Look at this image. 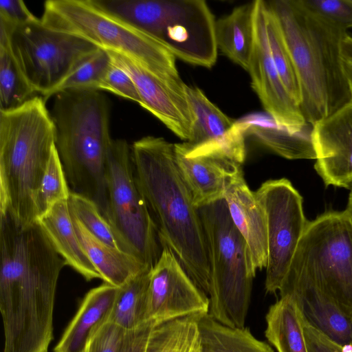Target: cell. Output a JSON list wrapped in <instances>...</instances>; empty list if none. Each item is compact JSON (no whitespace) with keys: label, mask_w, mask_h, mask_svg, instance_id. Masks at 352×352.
Returning <instances> with one entry per match:
<instances>
[{"label":"cell","mask_w":352,"mask_h":352,"mask_svg":"<svg viewBox=\"0 0 352 352\" xmlns=\"http://www.w3.org/2000/svg\"><path fill=\"white\" fill-rule=\"evenodd\" d=\"M266 4V29L271 55L280 79L291 98L300 107L301 94L296 70L278 22Z\"/></svg>","instance_id":"cell-30"},{"label":"cell","mask_w":352,"mask_h":352,"mask_svg":"<svg viewBox=\"0 0 352 352\" xmlns=\"http://www.w3.org/2000/svg\"><path fill=\"white\" fill-rule=\"evenodd\" d=\"M342 67L349 84L351 93V101L352 102V65L342 60Z\"/></svg>","instance_id":"cell-41"},{"label":"cell","mask_w":352,"mask_h":352,"mask_svg":"<svg viewBox=\"0 0 352 352\" xmlns=\"http://www.w3.org/2000/svg\"><path fill=\"white\" fill-rule=\"evenodd\" d=\"M280 297L290 296L304 319L336 344H352V318L316 285L296 279H284L278 290Z\"/></svg>","instance_id":"cell-18"},{"label":"cell","mask_w":352,"mask_h":352,"mask_svg":"<svg viewBox=\"0 0 352 352\" xmlns=\"http://www.w3.org/2000/svg\"><path fill=\"white\" fill-rule=\"evenodd\" d=\"M266 322L265 336L278 352H308L303 316L292 297H280L272 305Z\"/></svg>","instance_id":"cell-24"},{"label":"cell","mask_w":352,"mask_h":352,"mask_svg":"<svg viewBox=\"0 0 352 352\" xmlns=\"http://www.w3.org/2000/svg\"><path fill=\"white\" fill-rule=\"evenodd\" d=\"M70 192L61 161L54 146L36 195L38 219L56 203L67 200Z\"/></svg>","instance_id":"cell-32"},{"label":"cell","mask_w":352,"mask_h":352,"mask_svg":"<svg viewBox=\"0 0 352 352\" xmlns=\"http://www.w3.org/2000/svg\"><path fill=\"white\" fill-rule=\"evenodd\" d=\"M290 54L300 89V109L313 125L351 101L340 53L346 30L304 9L297 0L267 1Z\"/></svg>","instance_id":"cell-2"},{"label":"cell","mask_w":352,"mask_h":352,"mask_svg":"<svg viewBox=\"0 0 352 352\" xmlns=\"http://www.w3.org/2000/svg\"><path fill=\"white\" fill-rule=\"evenodd\" d=\"M210 265L208 314L231 327H245L252 279L245 243L232 223L224 199L198 208Z\"/></svg>","instance_id":"cell-7"},{"label":"cell","mask_w":352,"mask_h":352,"mask_svg":"<svg viewBox=\"0 0 352 352\" xmlns=\"http://www.w3.org/2000/svg\"><path fill=\"white\" fill-rule=\"evenodd\" d=\"M256 1L235 8L215 24L218 49L234 63L248 70L254 39Z\"/></svg>","instance_id":"cell-22"},{"label":"cell","mask_w":352,"mask_h":352,"mask_svg":"<svg viewBox=\"0 0 352 352\" xmlns=\"http://www.w3.org/2000/svg\"><path fill=\"white\" fill-rule=\"evenodd\" d=\"M15 27L0 19V110L17 107L36 96L11 47Z\"/></svg>","instance_id":"cell-25"},{"label":"cell","mask_w":352,"mask_h":352,"mask_svg":"<svg viewBox=\"0 0 352 352\" xmlns=\"http://www.w3.org/2000/svg\"><path fill=\"white\" fill-rule=\"evenodd\" d=\"M344 210L352 219V188L349 192L346 207Z\"/></svg>","instance_id":"cell-42"},{"label":"cell","mask_w":352,"mask_h":352,"mask_svg":"<svg viewBox=\"0 0 352 352\" xmlns=\"http://www.w3.org/2000/svg\"><path fill=\"white\" fill-rule=\"evenodd\" d=\"M111 62L109 52L100 47L74 68L56 88L54 95L67 90L101 91V85Z\"/></svg>","instance_id":"cell-31"},{"label":"cell","mask_w":352,"mask_h":352,"mask_svg":"<svg viewBox=\"0 0 352 352\" xmlns=\"http://www.w3.org/2000/svg\"><path fill=\"white\" fill-rule=\"evenodd\" d=\"M303 329L308 352H342L341 346L311 326L304 318Z\"/></svg>","instance_id":"cell-39"},{"label":"cell","mask_w":352,"mask_h":352,"mask_svg":"<svg viewBox=\"0 0 352 352\" xmlns=\"http://www.w3.org/2000/svg\"><path fill=\"white\" fill-rule=\"evenodd\" d=\"M201 352H274L267 343L257 340L248 329L223 324L208 313L198 320Z\"/></svg>","instance_id":"cell-26"},{"label":"cell","mask_w":352,"mask_h":352,"mask_svg":"<svg viewBox=\"0 0 352 352\" xmlns=\"http://www.w3.org/2000/svg\"><path fill=\"white\" fill-rule=\"evenodd\" d=\"M201 315H190L154 324L145 352H201L198 329Z\"/></svg>","instance_id":"cell-27"},{"label":"cell","mask_w":352,"mask_h":352,"mask_svg":"<svg viewBox=\"0 0 352 352\" xmlns=\"http://www.w3.org/2000/svg\"><path fill=\"white\" fill-rule=\"evenodd\" d=\"M342 59L352 65V36L346 34L342 39L340 47Z\"/></svg>","instance_id":"cell-40"},{"label":"cell","mask_w":352,"mask_h":352,"mask_svg":"<svg viewBox=\"0 0 352 352\" xmlns=\"http://www.w3.org/2000/svg\"><path fill=\"white\" fill-rule=\"evenodd\" d=\"M37 221L67 265L87 281L95 278L102 279L79 241L67 200L54 204Z\"/></svg>","instance_id":"cell-20"},{"label":"cell","mask_w":352,"mask_h":352,"mask_svg":"<svg viewBox=\"0 0 352 352\" xmlns=\"http://www.w3.org/2000/svg\"><path fill=\"white\" fill-rule=\"evenodd\" d=\"M152 269L146 270L119 287L108 320L124 330L146 320L148 290Z\"/></svg>","instance_id":"cell-28"},{"label":"cell","mask_w":352,"mask_h":352,"mask_svg":"<svg viewBox=\"0 0 352 352\" xmlns=\"http://www.w3.org/2000/svg\"><path fill=\"white\" fill-rule=\"evenodd\" d=\"M67 204L70 214L76 217L94 236L104 243L120 249L109 223L94 201L71 191Z\"/></svg>","instance_id":"cell-33"},{"label":"cell","mask_w":352,"mask_h":352,"mask_svg":"<svg viewBox=\"0 0 352 352\" xmlns=\"http://www.w3.org/2000/svg\"><path fill=\"white\" fill-rule=\"evenodd\" d=\"M266 218L267 259L265 288L276 293L289 269L309 221L302 197L285 178L263 182L254 192Z\"/></svg>","instance_id":"cell-12"},{"label":"cell","mask_w":352,"mask_h":352,"mask_svg":"<svg viewBox=\"0 0 352 352\" xmlns=\"http://www.w3.org/2000/svg\"><path fill=\"white\" fill-rule=\"evenodd\" d=\"M108 214L120 249L153 268L163 248L134 174L131 146L113 140L107 160Z\"/></svg>","instance_id":"cell-9"},{"label":"cell","mask_w":352,"mask_h":352,"mask_svg":"<svg viewBox=\"0 0 352 352\" xmlns=\"http://www.w3.org/2000/svg\"><path fill=\"white\" fill-rule=\"evenodd\" d=\"M186 95L193 115V126L188 142L201 144L223 136L235 121L223 113L197 87L186 85Z\"/></svg>","instance_id":"cell-29"},{"label":"cell","mask_w":352,"mask_h":352,"mask_svg":"<svg viewBox=\"0 0 352 352\" xmlns=\"http://www.w3.org/2000/svg\"><path fill=\"white\" fill-rule=\"evenodd\" d=\"M10 44L24 76L45 100L81 60L100 48L85 38L52 29L41 19L16 26Z\"/></svg>","instance_id":"cell-10"},{"label":"cell","mask_w":352,"mask_h":352,"mask_svg":"<svg viewBox=\"0 0 352 352\" xmlns=\"http://www.w3.org/2000/svg\"><path fill=\"white\" fill-rule=\"evenodd\" d=\"M245 131L241 120L219 138L175 144L177 168L197 208L223 199L228 185L244 173Z\"/></svg>","instance_id":"cell-11"},{"label":"cell","mask_w":352,"mask_h":352,"mask_svg":"<svg viewBox=\"0 0 352 352\" xmlns=\"http://www.w3.org/2000/svg\"><path fill=\"white\" fill-rule=\"evenodd\" d=\"M307 11L346 30L352 28V0H297Z\"/></svg>","instance_id":"cell-34"},{"label":"cell","mask_w":352,"mask_h":352,"mask_svg":"<svg viewBox=\"0 0 352 352\" xmlns=\"http://www.w3.org/2000/svg\"><path fill=\"white\" fill-rule=\"evenodd\" d=\"M41 20L52 29L126 56L165 81L183 82L176 57L170 51L146 32L102 8L97 0L46 1Z\"/></svg>","instance_id":"cell-5"},{"label":"cell","mask_w":352,"mask_h":352,"mask_svg":"<svg viewBox=\"0 0 352 352\" xmlns=\"http://www.w3.org/2000/svg\"><path fill=\"white\" fill-rule=\"evenodd\" d=\"M245 135H252L257 142L277 155L289 159H315L311 141V129L293 132L278 125L272 118L250 116L243 118Z\"/></svg>","instance_id":"cell-23"},{"label":"cell","mask_w":352,"mask_h":352,"mask_svg":"<svg viewBox=\"0 0 352 352\" xmlns=\"http://www.w3.org/2000/svg\"><path fill=\"white\" fill-rule=\"evenodd\" d=\"M125 330L107 320L90 338L85 352H118Z\"/></svg>","instance_id":"cell-36"},{"label":"cell","mask_w":352,"mask_h":352,"mask_svg":"<svg viewBox=\"0 0 352 352\" xmlns=\"http://www.w3.org/2000/svg\"><path fill=\"white\" fill-rule=\"evenodd\" d=\"M119 287L104 283L85 296L54 352H85L95 331L109 319Z\"/></svg>","instance_id":"cell-19"},{"label":"cell","mask_w":352,"mask_h":352,"mask_svg":"<svg viewBox=\"0 0 352 352\" xmlns=\"http://www.w3.org/2000/svg\"><path fill=\"white\" fill-rule=\"evenodd\" d=\"M100 90L110 91L135 101L139 104L141 103L140 97L133 80L127 72L113 60L102 82Z\"/></svg>","instance_id":"cell-35"},{"label":"cell","mask_w":352,"mask_h":352,"mask_svg":"<svg viewBox=\"0 0 352 352\" xmlns=\"http://www.w3.org/2000/svg\"><path fill=\"white\" fill-rule=\"evenodd\" d=\"M0 19L16 26L38 19L21 0H1Z\"/></svg>","instance_id":"cell-38"},{"label":"cell","mask_w":352,"mask_h":352,"mask_svg":"<svg viewBox=\"0 0 352 352\" xmlns=\"http://www.w3.org/2000/svg\"><path fill=\"white\" fill-rule=\"evenodd\" d=\"M97 1L111 13L151 35L183 61L206 68L216 63V21L205 1Z\"/></svg>","instance_id":"cell-6"},{"label":"cell","mask_w":352,"mask_h":352,"mask_svg":"<svg viewBox=\"0 0 352 352\" xmlns=\"http://www.w3.org/2000/svg\"><path fill=\"white\" fill-rule=\"evenodd\" d=\"M45 100L35 96L0 110V214L19 226L38 219L36 199L56 131Z\"/></svg>","instance_id":"cell-4"},{"label":"cell","mask_w":352,"mask_h":352,"mask_svg":"<svg viewBox=\"0 0 352 352\" xmlns=\"http://www.w3.org/2000/svg\"><path fill=\"white\" fill-rule=\"evenodd\" d=\"M223 199L233 224L243 237L249 274L265 268L267 259V223L264 210L254 192L248 187L244 173L227 187Z\"/></svg>","instance_id":"cell-17"},{"label":"cell","mask_w":352,"mask_h":352,"mask_svg":"<svg viewBox=\"0 0 352 352\" xmlns=\"http://www.w3.org/2000/svg\"></svg>","instance_id":"cell-43"},{"label":"cell","mask_w":352,"mask_h":352,"mask_svg":"<svg viewBox=\"0 0 352 352\" xmlns=\"http://www.w3.org/2000/svg\"><path fill=\"white\" fill-rule=\"evenodd\" d=\"M112 60L129 74L140 97V106L151 112L181 140H189L193 126V115L188 103L184 82L165 81L135 60L107 51Z\"/></svg>","instance_id":"cell-15"},{"label":"cell","mask_w":352,"mask_h":352,"mask_svg":"<svg viewBox=\"0 0 352 352\" xmlns=\"http://www.w3.org/2000/svg\"><path fill=\"white\" fill-rule=\"evenodd\" d=\"M209 298L193 283L173 252L164 248L153 267L146 320L155 324L208 313Z\"/></svg>","instance_id":"cell-14"},{"label":"cell","mask_w":352,"mask_h":352,"mask_svg":"<svg viewBox=\"0 0 352 352\" xmlns=\"http://www.w3.org/2000/svg\"><path fill=\"white\" fill-rule=\"evenodd\" d=\"M133 170L162 248L177 257L196 286L208 296L210 265L204 227L177 168L175 144L146 136L131 146Z\"/></svg>","instance_id":"cell-1"},{"label":"cell","mask_w":352,"mask_h":352,"mask_svg":"<svg viewBox=\"0 0 352 352\" xmlns=\"http://www.w3.org/2000/svg\"><path fill=\"white\" fill-rule=\"evenodd\" d=\"M315 170L324 184L352 188V102L312 125Z\"/></svg>","instance_id":"cell-16"},{"label":"cell","mask_w":352,"mask_h":352,"mask_svg":"<svg viewBox=\"0 0 352 352\" xmlns=\"http://www.w3.org/2000/svg\"><path fill=\"white\" fill-rule=\"evenodd\" d=\"M50 113L70 190L94 201L107 220V160L113 141L108 98L100 91H60Z\"/></svg>","instance_id":"cell-3"},{"label":"cell","mask_w":352,"mask_h":352,"mask_svg":"<svg viewBox=\"0 0 352 352\" xmlns=\"http://www.w3.org/2000/svg\"><path fill=\"white\" fill-rule=\"evenodd\" d=\"M255 39L248 72L264 109L279 126L300 132L310 125L287 91L272 59L266 29V4L256 0Z\"/></svg>","instance_id":"cell-13"},{"label":"cell","mask_w":352,"mask_h":352,"mask_svg":"<svg viewBox=\"0 0 352 352\" xmlns=\"http://www.w3.org/2000/svg\"><path fill=\"white\" fill-rule=\"evenodd\" d=\"M71 217L83 249L104 283L120 287L142 272L153 269L134 256L100 241L76 217L71 214Z\"/></svg>","instance_id":"cell-21"},{"label":"cell","mask_w":352,"mask_h":352,"mask_svg":"<svg viewBox=\"0 0 352 352\" xmlns=\"http://www.w3.org/2000/svg\"><path fill=\"white\" fill-rule=\"evenodd\" d=\"M285 278L316 285L352 318V219L345 210L309 221Z\"/></svg>","instance_id":"cell-8"},{"label":"cell","mask_w":352,"mask_h":352,"mask_svg":"<svg viewBox=\"0 0 352 352\" xmlns=\"http://www.w3.org/2000/svg\"><path fill=\"white\" fill-rule=\"evenodd\" d=\"M154 324V322L148 320L134 329L125 330L118 352H145Z\"/></svg>","instance_id":"cell-37"}]
</instances>
